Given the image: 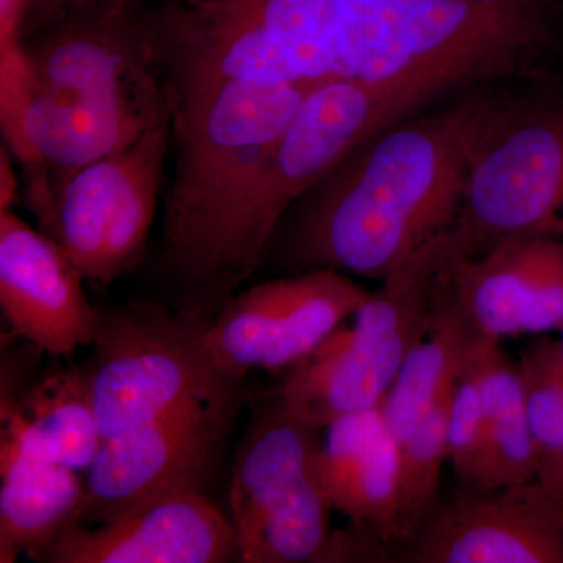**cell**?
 <instances>
[{
    "instance_id": "obj_9",
    "label": "cell",
    "mask_w": 563,
    "mask_h": 563,
    "mask_svg": "<svg viewBox=\"0 0 563 563\" xmlns=\"http://www.w3.org/2000/svg\"><path fill=\"white\" fill-rule=\"evenodd\" d=\"M169 141L168 103L135 143L84 166L55 190L52 239L85 280L106 288L139 266L157 209Z\"/></svg>"
},
{
    "instance_id": "obj_19",
    "label": "cell",
    "mask_w": 563,
    "mask_h": 563,
    "mask_svg": "<svg viewBox=\"0 0 563 563\" xmlns=\"http://www.w3.org/2000/svg\"><path fill=\"white\" fill-rule=\"evenodd\" d=\"M0 418V442L77 473L88 472L103 440L80 366L47 374L18 398H2Z\"/></svg>"
},
{
    "instance_id": "obj_3",
    "label": "cell",
    "mask_w": 563,
    "mask_h": 563,
    "mask_svg": "<svg viewBox=\"0 0 563 563\" xmlns=\"http://www.w3.org/2000/svg\"><path fill=\"white\" fill-rule=\"evenodd\" d=\"M385 128L387 114L373 85L350 77L318 84L201 235L163 272L173 285V309L210 324L257 272L295 203Z\"/></svg>"
},
{
    "instance_id": "obj_20",
    "label": "cell",
    "mask_w": 563,
    "mask_h": 563,
    "mask_svg": "<svg viewBox=\"0 0 563 563\" xmlns=\"http://www.w3.org/2000/svg\"><path fill=\"white\" fill-rule=\"evenodd\" d=\"M479 336L440 276L428 329L383 402L385 420L399 443L446 398Z\"/></svg>"
},
{
    "instance_id": "obj_28",
    "label": "cell",
    "mask_w": 563,
    "mask_h": 563,
    "mask_svg": "<svg viewBox=\"0 0 563 563\" xmlns=\"http://www.w3.org/2000/svg\"><path fill=\"white\" fill-rule=\"evenodd\" d=\"M537 479L548 487L554 488V490L563 493V444L561 453L558 454L555 461L551 463L550 468L547 472L540 474Z\"/></svg>"
},
{
    "instance_id": "obj_13",
    "label": "cell",
    "mask_w": 563,
    "mask_h": 563,
    "mask_svg": "<svg viewBox=\"0 0 563 563\" xmlns=\"http://www.w3.org/2000/svg\"><path fill=\"white\" fill-rule=\"evenodd\" d=\"M60 244L13 211L0 213V306L14 335L54 357L91 346L101 320Z\"/></svg>"
},
{
    "instance_id": "obj_5",
    "label": "cell",
    "mask_w": 563,
    "mask_h": 563,
    "mask_svg": "<svg viewBox=\"0 0 563 563\" xmlns=\"http://www.w3.org/2000/svg\"><path fill=\"white\" fill-rule=\"evenodd\" d=\"M446 233L391 269L354 314L288 369L279 401L314 429L380 406L431 320L446 254Z\"/></svg>"
},
{
    "instance_id": "obj_1",
    "label": "cell",
    "mask_w": 563,
    "mask_h": 563,
    "mask_svg": "<svg viewBox=\"0 0 563 563\" xmlns=\"http://www.w3.org/2000/svg\"><path fill=\"white\" fill-rule=\"evenodd\" d=\"M492 99L470 92L357 144L285 218L280 254L287 265L383 280L407 255L450 231Z\"/></svg>"
},
{
    "instance_id": "obj_16",
    "label": "cell",
    "mask_w": 563,
    "mask_h": 563,
    "mask_svg": "<svg viewBox=\"0 0 563 563\" xmlns=\"http://www.w3.org/2000/svg\"><path fill=\"white\" fill-rule=\"evenodd\" d=\"M321 432L292 417L279 398L252 420L236 451L229 490L240 551L263 526L321 490L314 473Z\"/></svg>"
},
{
    "instance_id": "obj_27",
    "label": "cell",
    "mask_w": 563,
    "mask_h": 563,
    "mask_svg": "<svg viewBox=\"0 0 563 563\" xmlns=\"http://www.w3.org/2000/svg\"><path fill=\"white\" fill-rule=\"evenodd\" d=\"M140 3H143V0H36L31 9H29L25 18L35 16V14L46 13V11L60 9V7L102 5L111 7V9H128V7L140 5Z\"/></svg>"
},
{
    "instance_id": "obj_12",
    "label": "cell",
    "mask_w": 563,
    "mask_h": 563,
    "mask_svg": "<svg viewBox=\"0 0 563 563\" xmlns=\"http://www.w3.org/2000/svg\"><path fill=\"white\" fill-rule=\"evenodd\" d=\"M368 296L363 285L332 269L263 282L229 302L222 335L244 362L279 373L312 354Z\"/></svg>"
},
{
    "instance_id": "obj_24",
    "label": "cell",
    "mask_w": 563,
    "mask_h": 563,
    "mask_svg": "<svg viewBox=\"0 0 563 563\" xmlns=\"http://www.w3.org/2000/svg\"><path fill=\"white\" fill-rule=\"evenodd\" d=\"M533 439L539 450V476L550 468L563 444V350L540 346L520 363ZM537 476V477H539Z\"/></svg>"
},
{
    "instance_id": "obj_17",
    "label": "cell",
    "mask_w": 563,
    "mask_h": 563,
    "mask_svg": "<svg viewBox=\"0 0 563 563\" xmlns=\"http://www.w3.org/2000/svg\"><path fill=\"white\" fill-rule=\"evenodd\" d=\"M322 431L314 473L332 510L355 531L395 543L401 450L383 404L344 415Z\"/></svg>"
},
{
    "instance_id": "obj_22",
    "label": "cell",
    "mask_w": 563,
    "mask_h": 563,
    "mask_svg": "<svg viewBox=\"0 0 563 563\" xmlns=\"http://www.w3.org/2000/svg\"><path fill=\"white\" fill-rule=\"evenodd\" d=\"M455 383V380H454ZM453 390V388H451ZM451 391L404 442L395 543L409 544L437 499L440 476L448 462V407Z\"/></svg>"
},
{
    "instance_id": "obj_23",
    "label": "cell",
    "mask_w": 563,
    "mask_h": 563,
    "mask_svg": "<svg viewBox=\"0 0 563 563\" xmlns=\"http://www.w3.org/2000/svg\"><path fill=\"white\" fill-rule=\"evenodd\" d=\"M474 352L476 346L455 377L451 390L448 407V462L453 465L461 484L488 488L487 426Z\"/></svg>"
},
{
    "instance_id": "obj_26",
    "label": "cell",
    "mask_w": 563,
    "mask_h": 563,
    "mask_svg": "<svg viewBox=\"0 0 563 563\" xmlns=\"http://www.w3.org/2000/svg\"><path fill=\"white\" fill-rule=\"evenodd\" d=\"M36 0H0V36L21 32L25 14Z\"/></svg>"
},
{
    "instance_id": "obj_6",
    "label": "cell",
    "mask_w": 563,
    "mask_h": 563,
    "mask_svg": "<svg viewBox=\"0 0 563 563\" xmlns=\"http://www.w3.org/2000/svg\"><path fill=\"white\" fill-rule=\"evenodd\" d=\"M206 328L157 302L101 307L90 358L80 368L103 439L191 404L243 398L244 379L211 358Z\"/></svg>"
},
{
    "instance_id": "obj_10",
    "label": "cell",
    "mask_w": 563,
    "mask_h": 563,
    "mask_svg": "<svg viewBox=\"0 0 563 563\" xmlns=\"http://www.w3.org/2000/svg\"><path fill=\"white\" fill-rule=\"evenodd\" d=\"M242 402L191 404L103 439L85 473L79 525L106 523L172 493L206 492Z\"/></svg>"
},
{
    "instance_id": "obj_4",
    "label": "cell",
    "mask_w": 563,
    "mask_h": 563,
    "mask_svg": "<svg viewBox=\"0 0 563 563\" xmlns=\"http://www.w3.org/2000/svg\"><path fill=\"white\" fill-rule=\"evenodd\" d=\"M321 81H214L166 92L174 176L163 213L162 272L201 235Z\"/></svg>"
},
{
    "instance_id": "obj_7",
    "label": "cell",
    "mask_w": 563,
    "mask_h": 563,
    "mask_svg": "<svg viewBox=\"0 0 563 563\" xmlns=\"http://www.w3.org/2000/svg\"><path fill=\"white\" fill-rule=\"evenodd\" d=\"M563 188V135L512 101L492 99L463 176L461 206L448 231V258L542 231Z\"/></svg>"
},
{
    "instance_id": "obj_15",
    "label": "cell",
    "mask_w": 563,
    "mask_h": 563,
    "mask_svg": "<svg viewBox=\"0 0 563 563\" xmlns=\"http://www.w3.org/2000/svg\"><path fill=\"white\" fill-rule=\"evenodd\" d=\"M442 279L487 339L563 328V252L540 233L503 240L472 257L444 254Z\"/></svg>"
},
{
    "instance_id": "obj_2",
    "label": "cell",
    "mask_w": 563,
    "mask_h": 563,
    "mask_svg": "<svg viewBox=\"0 0 563 563\" xmlns=\"http://www.w3.org/2000/svg\"><path fill=\"white\" fill-rule=\"evenodd\" d=\"M29 133L52 184L125 150L168 107L143 3L60 7L22 22Z\"/></svg>"
},
{
    "instance_id": "obj_21",
    "label": "cell",
    "mask_w": 563,
    "mask_h": 563,
    "mask_svg": "<svg viewBox=\"0 0 563 563\" xmlns=\"http://www.w3.org/2000/svg\"><path fill=\"white\" fill-rule=\"evenodd\" d=\"M488 444V488L528 483L539 476V450L520 365H515L499 340L481 335L476 352Z\"/></svg>"
},
{
    "instance_id": "obj_25",
    "label": "cell",
    "mask_w": 563,
    "mask_h": 563,
    "mask_svg": "<svg viewBox=\"0 0 563 563\" xmlns=\"http://www.w3.org/2000/svg\"><path fill=\"white\" fill-rule=\"evenodd\" d=\"M18 190H20V179L11 163L10 151L5 150L3 144L0 150V213L11 210L16 202Z\"/></svg>"
},
{
    "instance_id": "obj_18",
    "label": "cell",
    "mask_w": 563,
    "mask_h": 563,
    "mask_svg": "<svg viewBox=\"0 0 563 563\" xmlns=\"http://www.w3.org/2000/svg\"><path fill=\"white\" fill-rule=\"evenodd\" d=\"M79 474L0 442V562L21 555L43 562L63 533L79 525Z\"/></svg>"
},
{
    "instance_id": "obj_11",
    "label": "cell",
    "mask_w": 563,
    "mask_h": 563,
    "mask_svg": "<svg viewBox=\"0 0 563 563\" xmlns=\"http://www.w3.org/2000/svg\"><path fill=\"white\" fill-rule=\"evenodd\" d=\"M407 562L562 563L563 493L539 479L479 488L461 484L433 503Z\"/></svg>"
},
{
    "instance_id": "obj_8",
    "label": "cell",
    "mask_w": 563,
    "mask_h": 563,
    "mask_svg": "<svg viewBox=\"0 0 563 563\" xmlns=\"http://www.w3.org/2000/svg\"><path fill=\"white\" fill-rule=\"evenodd\" d=\"M547 0H446L399 29L401 66L377 85L393 124L450 91L512 76L537 38Z\"/></svg>"
},
{
    "instance_id": "obj_14",
    "label": "cell",
    "mask_w": 563,
    "mask_h": 563,
    "mask_svg": "<svg viewBox=\"0 0 563 563\" xmlns=\"http://www.w3.org/2000/svg\"><path fill=\"white\" fill-rule=\"evenodd\" d=\"M235 528L203 490L162 496L95 526H74L44 555L49 563L239 562Z\"/></svg>"
},
{
    "instance_id": "obj_29",
    "label": "cell",
    "mask_w": 563,
    "mask_h": 563,
    "mask_svg": "<svg viewBox=\"0 0 563 563\" xmlns=\"http://www.w3.org/2000/svg\"><path fill=\"white\" fill-rule=\"evenodd\" d=\"M562 332H563V328H562ZM561 346H562V350H563V340H562V344H561Z\"/></svg>"
}]
</instances>
